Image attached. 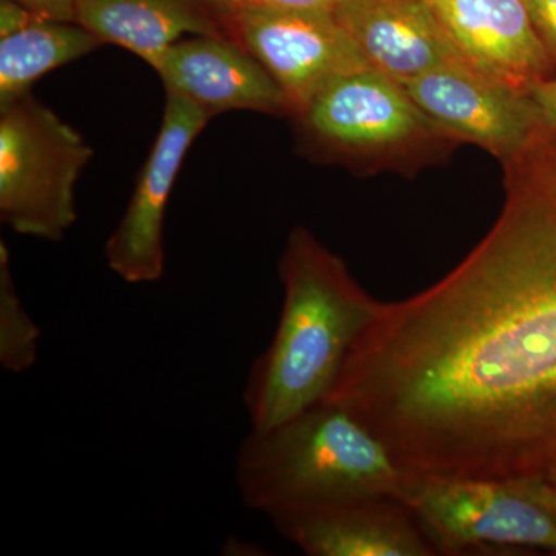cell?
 <instances>
[{
  "label": "cell",
  "mask_w": 556,
  "mask_h": 556,
  "mask_svg": "<svg viewBox=\"0 0 556 556\" xmlns=\"http://www.w3.org/2000/svg\"><path fill=\"white\" fill-rule=\"evenodd\" d=\"M76 22L152 68L179 39L226 35L204 0H78Z\"/></svg>",
  "instance_id": "5bb4252c"
},
{
  "label": "cell",
  "mask_w": 556,
  "mask_h": 556,
  "mask_svg": "<svg viewBox=\"0 0 556 556\" xmlns=\"http://www.w3.org/2000/svg\"><path fill=\"white\" fill-rule=\"evenodd\" d=\"M78 130L31 93L0 105V219L21 236L64 239L76 182L93 159Z\"/></svg>",
  "instance_id": "5b68a950"
},
{
  "label": "cell",
  "mask_w": 556,
  "mask_h": 556,
  "mask_svg": "<svg viewBox=\"0 0 556 556\" xmlns=\"http://www.w3.org/2000/svg\"><path fill=\"white\" fill-rule=\"evenodd\" d=\"M218 20L276 80L291 118L336 80L369 67L334 11L243 10Z\"/></svg>",
  "instance_id": "52a82bcc"
},
{
  "label": "cell",
  "mask_w": 556,
  "mask_h": 556,
  "mask_svg": "<svg viewBox=\"0 0 556 556\" xmlns=\"http://www.w3.org/2000/svg\"><path fill=\"white\" fill-rule=\"evenodd\" d=\"M101 46L78 22L35 14L20 30L0 38V105L31 93L33 84L40 78Z\"/></svg>",
  "instance_id": "9a60e30c"
},
{
  "label": "cell",
  "mask_w": 556,
  "mask_h": 556,
  "mask_svg": "<svg viewBox=\"0 0 556 556\" xmlns=\"http://www.w3.org/2000/svg\"><path fill=\"white\" fill-rule=\"evenodd\" d=\"M35 14L14 0H0V38L20 30Z\"/></svg>",
  "instance_id": "44dd1931"
},
{
  "label": "cell",
  "mask_w": 556,
  "mask_h": 556,
  "mask_svg": "<svg viewBox=\"0 0 556 556\" xmlns=\"http://www.w3.org/2000/svg\"><path fill=\"white\" fill-rule=\"evenodd\" d=\"M468 65L529 91L554 62L519 0H428Z\"/></svg>",
  "instance_id": "7c38bea8"
},
{
  "label": "cell",
  "mask_w": 556,
  "mask_h": 556,
  "mask_svg": "<svg viewBox=\"0 0 556 556\" xmlns=\"http://www.w3.org/2000/svg\"><path fill=\"white\" fill-rule=\"evenodd\" d=\"M36 16L61 22H76L78 0H14Z\"/></svg>",
  "instance_id": "ffe728a7"
},
{
  "label": "cell",
  "mask_w": 556,
  "mask_h": 556,
  "mask_svg": "<svg viewBox=\"0 0 556 556\" xmlns=\"http://www.w3.org/2000/svg\"><path fill=\"white\" fill-rule=\"evenodd\" d=\"M309 556L437 555L408 508L394 496H365L298 508L269 518Z\"/></svg>",
  "instance_id": "30bf717a"
},
{
  "label": "cell",
  "mask_w": 556,
  "mask_h": 556,
  "mask_svg": "<svg viewBox=\"0 0 556 556\" xmlns=\"http://www.w3.org/2000/svg\"><path fill=\"white\" fill-rule=\"evenodd\" d=\"M166 90L211 118L232 110L289 116L283 91L252 54L225 36H188L164 51L155 65Z\"/></svg>",
  "instance_id": "8fae6325"
},
{
  "label": "cell",
  "mask_w": 556,
  "mask_h": 556,
  "mask_svg": "<svg viewBox=\"0 0 556 556\" xmlns=\"http://www.w3.org/2000/svg\"><path fill=\"white\" fill-rule=\"evenodd\" d=\"M394 497L437 555L508 547L556 552V517L536 482L405 471Z\"/></svg>",
  "instance_id": "8992f818"
},
{
  "label": "cell",
  "mask_w": 556,
  "mask_h": 556,
  "mask_svg": "<svg viewBox=\"0 0 556 556\" xmlns=\"http://www.w3.org/2000/svg\"><path fill=\"white\" fill-rule=\"evenodd\" d=\"M334 13L369 67L397 83L466 62L428 0H343Z\"/></svg>",
  "instance_id": "4fadbf2b"
},
{
  "label": "cell",
  "mask_w": 556,
  "mask_h": 556,
  "mask_svg": "<svg viewBox=\"0 0 556 556\" xmlns=\"http://www.w3.org/2000/svg\"><path fill=\"white\" fill-rule=\"evenodd\" d=\"M214 13H237L243 10H324L336 11L343 0H204Z\"/></svg>",
  "instance_id": "e0dca14e"
},
{
  "label": "cell",
  "mask_w": 556,
  "mask_h": 556,
  "mask_svg": "<svg viewBox=\"0 0 556 556\" xmlns=\"http://www.w3.org/2000/svg\"><path fill=\"white\" fill-rule=\"evenodd\" d=\"M204 110L166 90L163 121L123 218L105 243L109 268L127 283H155L164 274V219L182 161L206 129Z\"/></svg>",
  "instance_id": "9c48e42d"
},
{
  "label": "cell",
  "mask_w": 556,
  "mask_h": 556,
  "mask_svg": "<svg viewBox=\"0 0 556 556\" xmlns=\"http://www.w3.org/2000/svg\"><path fill=\"white\" fill-rule=\"evenodd\" d=\"M503 167L492 229L430 288L378 303L325 397L412 473L556 481V130Z\"/></svg>",
  "instance_id": "6da1fadb"
},
{
  "label": "cell",
  "mask_w": 556,
  "mask_h": 556,
  "mask_svg": "<svg viewBox=\"0 0 556 556\" xmlns=\"http://www.w3.org/2000/svg\"><path fill=\"white\" fill-rule=\"evenodd\" d=\"M554 62L556 75V0H519Z\"/></svg>",
  "instance_id": "ac0fdd59"
},
{
  "label": "cell",
  "mask_w": 556,
  "mask_h": 556,
  "mask_svg": "<svg viewBox=\"0 0 556 556\" xmlns=\"http://www.w3.org/2000/svg\"><path fill=\"white\" fill-rule=\"evenodd\" d=\"M278 273L280 318L244 386L251 430H266L325 401L379 303L305 226L289 233Z\"/></svg>",
  "instance_id": "7a4b0ae2"
},
{
  "label": "cell",
  "mask_w": 556,
  "mask_h": 556,
  "mask_svg": "<svg viewBox=\"0 0 556 556\" xmlns=\"http://www.w3.org/2000/svg\"><path fill=\"white\" fill-rule=\"evenodd\" d=\"M40 329L25 309L10 268V251L0 241V365L5 371H28L38 358Z\"/></svg>",
  "instance_id": "2e32d148"
},
{
  "label": "cell",
  "mask_w": 556,
  "mask_h": 556,
  "mask_svg": "<svg viewBox=\"0 0 556 556\" xmlns=\"http://www.w3.org/2000/svg\"><path fill=\"white\" fill-rule=\"evenodd\" d=\"M543 493L544 500L547 501L548 507L552 508L556 517V481L554 482H536Z\"/></svg>",
  "instance_id": "7402d4cb"
},
{
  "label": "cell",
  "mask_w": 556,
  "mask_h": 556,
  "mask_svg": "<svg viewBox=\"0 0 556 556\" xmlns=\"http://www.w3.org/2000/svg\"><path fill=\"white\" fill-rule=\"evenodd\" d=\"M529 94L546 127L556 130V75L538 79L529 87Z\"/></svg>",
  "instance_id": "d6986e66"
},
{
  "label": "cell",
  "mask_w": 556,
  "mask_h": 556,
  "mask_svg": "<svg viewBox=\"0 0 556 556\" xmlns=\"http://www.w3.org/2000/svg\"><path fill=\"white\" fill-rule=\"evenodd\" d=\"M292 119L306 155L364 174H415L456 146L401 83L371 67L336 80Z\"/></svg>",
  "instance_id": "277c9868"
},
{
  "label": "cell",
  "mask_w": 556,
  "mask_h": 556,
  "mask_svg": "<svg viewBox=\"0 0 556 556\" xmlns=\"http://www.w3.org/2000/svg\"><path fill=\"white\" fill-rule=\"evenodd\" d=\"M405 470L361 420L321 401L266 430H251L236 459L244 506L283 511L396 495Z\"/></svg>",
  "instance_id": "3957f363"
},
{
  "label": "cell",
  "mask_w": 556,
  "mask_h": 556,
  "mask_svg": "<svg viewBox=\"0 0 556 556\" xmlns=\"http://www.w3.org/2000/svg\"><path fill=\"white\" fill-rule=\"evenodd\" d=\"M402 86L452 141L478 146L503 164L517 159L547 129L529 91L467 62L442 65Z\"/></svg>",
  "instance_id": "ba28073f"
}]
</instances>
